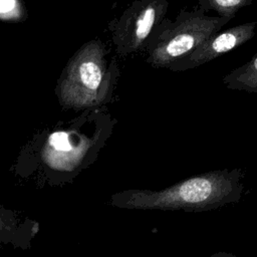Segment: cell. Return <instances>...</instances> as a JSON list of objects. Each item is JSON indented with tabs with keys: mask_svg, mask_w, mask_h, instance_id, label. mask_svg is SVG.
I'll return each instance as SVG.
<instances>
[{
	"mask_svg": "<svg viewBox=\"0 0 257 257\" xmlns=\"http://www.w3.org/2000/svg\"><path fill=\"white\" fill-rule=\"evenodd\" d=\"M245 171L220 169L184 179L162 190L128 189L110 196L108 204L126 210L214 211L238 203L245 191Z\"/></svg>",
	"mask_w": 257,
	"mask_h": 257,
	"instance_id": "6da1fadb",
	"label": "cell"
},
{
	"mask_svg": "<svg viewBox=\"0 0 257 257\" xmlns=\"http://www.w3.org/2000/svg\"><path fill=\"white\" fill-rule=\"evenodd\" d=\"M230 21L207 15L196 6L183 9L174 20L165 18L153 32L144 52L146 62L153 67L170 69Z\"/></svg>",
	"mask_w": 257,
	"mask_h": 257,
	"instance_id": "7a4b0ae2",
	"label": "cell"
},
{
	"mask_svg": "<svg viewBox=\"0 0 257 257\" xmlns=\"http://www.w3.org/2000/svg\"><path fill=\"white\" fill-rule=\"evenodd\" d=\"M105 53L102 43L92 41L78 54L71 72L78 105L97 106L111 98L119 72L114 62H107Z\"/></svg>",
	"mask_w": 257,
	"mask_h": 257,
	"instance_id": "3957f363",
	"label": "cell"
},
{
	"mask_svg": "<svg viewBox=\"0 0 257 257\" xmlns=\"http://www.w3.org/2000/svg\"><path fill=\"white\" fill-rule=\"evenodd\" d=\"M169 0H135L117 18L112 28L116 52L127 56L145 52L156 28L166 18Z\"/></svg>",
	"mask_w": 257,
	"mask_h": 257,
	"instance_id": "277c9868",
	"label": "cell"
},
{
	"mask_svg": "<svg viewBox=\"0 0 257 257\" xmlns=\"http://www.w3.org/2000/svg\"><path fill=\"white\" fill-rule=\"evenodd\" d=\"M256 29L257 21H250L220 30L208 38L191 54L174 64L170 70L185 71L210 62L252 39L255 36Z\"/></svg>",
	"mask_w": 257,
	"mask_h": 257,
	"instance_id": "5b68a950",
	"label": "cell"
},
{
	"mask_svg": "<svg viewBox=\"0 0 257 257\" xmlns=\"http://www.w3.org/2000/svg\"><path fill=\"white\" fill-rule=\"evenodd\" d=\"M39 230V224L15 211L0 207V244L26 248Z\"/></svg>",
	"mask_w": 257,
	"mask_h": 257,
	"instance_id": "8992f818",
	"label": "cell"
},
{
	"mask_svg": "<svg viewBox=\"0 0 257 257\" xmlns=\"http://www.w3.org/2000/svg\"><path fill=\"white\" fill-rule=\"evenodd\" d=\"M222 82L229 89L257 93V52L249 61L226 74Z\"/></svg>",
	"mask_w": 257,
	"mask_h": 257,
	"instance_id": "52a82bcc",
	"label": "cell"
},
{
	"mask_svg": "<svg viewBox=\"0 0 257 257\" xmlns=\"http://www.w3.org/2000/svg\"><path fill=\"white\" fill-rule=\"evenodd\" d=\"M252 4V0H199L196 7L203 12L213 11L217 16L232 20L244 7Z\"/></svg>",
	"mask_w": 257,
	"mask_h": 257,
	"instance_id": "ba28073f",
	"label": "cell"
},
{
	"mask_svg": "<svg viewBox=\"0 0 257 257\" xmlns=\"http://www.w3.org/2000/svg\"><path fill=\"white\" fill-rule=\"evenodd\" d=\"M49 145L58 152H70L73 147L69 142V137L65 132H56L49 137Z\"/></svg>",
	"mask_w": 257,
	"mask_h": 257,
	"instance_id": "9c48e42d",
	"label": "cell"
},
{
	"mask_svg": "<svg viewBox=\"0 0 257 257\" xmlns=\"http://www.w3.org/2000/svg\"><path fill=\"white\" fill-rule=\"evenodd\" d=\"M16 0H0V14H5L15 8Z\"/></svg>",
	"mask_w": 257,
	"mask_h": 257,
	"instance_id": "30bf717a",
	"label": "cell"
},
{
	"mask_svg": "<svg viewBox=\"0 0 257 257\" xmlns=\"http://www.w3.org/2000/svg\"><path fill=\"white\" fill-rule=\"evenodd\" d=\"M208 257H238L237 255L230 253V252H226V251H218Z\"/></svg>",
	"mask_w": 257,
	"mask_h": 257,
	"instance_id": "8fae6325",
	"label": "cell"
}]
</instances>
